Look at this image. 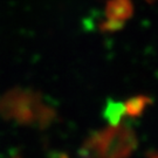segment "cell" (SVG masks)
Wrapping results in <instances>:
<instances>
[{
	"mask_svg": "<svg viewBox=\"0 0 158 158\" xmlns=\"http://www.w3.org/2000/svg\"><path fill=\"white\" fill-rule=\"evenodd\" d=\"M41 108L42 103L39 94L32 90L21 89L15 106L13 119L20 124H32L36 122Z\"/></svg>",
	"mask_w": 158,
	"mask_h": 158,
	"instance_id": "obj_1",
	"label": "cell"
},
{
	"mask_svg": "<svg viewBox=\"0 0 158 158\" xmlns=\"http://www.w3.org/2000/svg\"><path fill=\"white\" fill-rule=\"evenodd\" d=\"M20 91H21L20 88H14V89L6 91L2 96H0V117L7 121L13 119V115H14V110H15Z\"/></svg>",
	"mask_w": 158,
	"mask_h": 158,
	"instance_id": "obj_2",
	"label": "cell"
},
{
	"mask_svg": "<svg viewBox=\"0 0 158 158\" xmlns=\"http://www.w3.org/2000/svg\"><path fill=\"white\" fill-rule=\"evenodd\" d=\"M15 158H19V157H15Z\"/></svg>",
	"mask_w": 158,
	"mask_h": 158,
	"instance_id": "obj_3",
	"label": "cell"
}]
</instances>
